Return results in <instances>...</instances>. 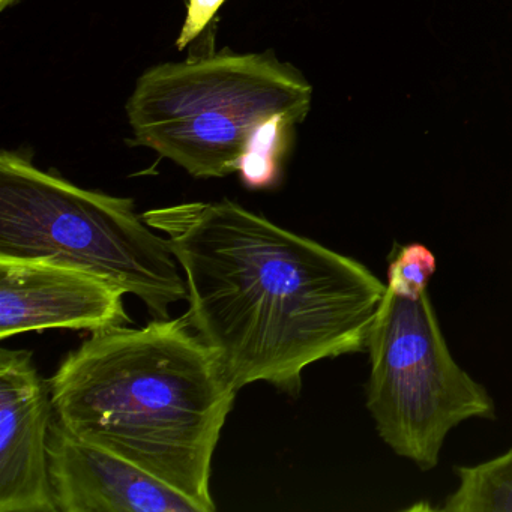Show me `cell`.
<instances>
[{"mask_svg": "<svg viewBox=\"0 0 512 512\" xmlns=\"http://www.w3.org/2000/svg\"><path fill=\"white\" fill-rule=\"evenodd\" d=\"M184 271L188 325L242 389L296 395L305 368L365 352L388 286L367 266L232 200L142 214Z\"/></svg>", "mask_w": 512, "mask_h": 512, "instance_id": "cell-1", "label": "cell"}, {"mask_svg": "<svg viewBox=\"0 0 512 512\" xmlns=\"http://www.w3.org/2000/svg\"><path fill=\"white\" fill-rule=\"evenodd\" d=\"M49 385L68 434L215 511L212 460L238 388L185 317L94 332Z\"/></svg>", "mask_w": 512, "mask_h": 512, "instance_id": "cell-2", "label": "cell"}, {"mask_svg": "<svg viewBox=\"0 0 512 512\" xmlns=\"http://www.w3.org/2000/svg\"><path fill=\"white\" fill-rule=\"evenodd\" d=\"M0 257L94 275L139 298L154 319L188 298L169 241L133 199L86 190L11 151L0 154Z\"/></svg>", "mask_w": 512, "mask_h": 512, "instance_id": "cell-3", "label": "cell"}, {"mask_svg": "<svg viewBox=\"0 0 512 512\" xmlns=\"http://www.w3.org/2000/svg\"><path fill=\"white\" fill-rule=\"evenodd\" d=\"M313 88L272 53L224 50L146 71L127 103L134 145L194 178L238 172L254 131L275 116L307 118Z\"/></svg>", "mask_w": 512, "mask_h": 512, "instance_id": "cell-4", "label": "cell"}, {"mask_svg": "<svg viewBox=\"0 0 512 512\" xmlns=\"http://www.w3.org/2000/svg\"><path fill=\"white\" fill-rule=\"evenodd\" d=\"M367 352V407L377 433L421 470L439 464L452 428L496 415L487 389L452 358L428 292L407 299L386 289Z\"/></svg>", "mask_w": 512, "mask_h": 512, "instance_id": "cell-5", "label": "cell"}, {"mask_svg": "<svg viewBox=\"0 0 512 512\" xmlns=\"http://www.w3.org/2000/svg\"><path fill=\"white\" fill-rule=\"evenodd\" d=\"M127 293L67 266L0 257V338L44 329L100 332L130 326Z\"/></svg>", "mask_w": 512, "mask_h": 512, "instance_id": "cell-6", "label": "cell"}, {"mask_svg": "<svg viewBox=\"0 0 512 512\" xmlns=\"http://www.w3.org/2000/svg\"><path fill=\"white\" fill-rule=\"evenodd\" d=\"M53 403L28 350H0V512H58L49 470Z\"/></svg>", "mask_w": 512, "mask_h": 512, "instance_id": "cell-7", "label": "cell"}, {"mask_svg": "<svg viewBox=\"0 0 512 512\" xmlns=\"http://www.w3.org/2000/svg\"><path fill=\"white\" fill-rule=\"evenodd\" d=\"M49 470L58 512H203L145 470L68 434L55 413Z\"/></svg>", "mask_w": 512, "mask_h": 512, "instance_id": "cell-8", "label": "cell"}, {"mask_svg": "<svg viewBox=\"0 0 512 512\" xmlns=\"http://www.w3.org/2000/svg\"><path fill=\"white\" fill-rule=\"evenodd\" d=\"M458 487L440 511L512 512V449L476 466L455 467Z\"/></svg>", "mask_w": 512, "mask_h": 512, "instance_id": "cell-9", "label": "cell"}, {"mask_svg": "<svg viewBox=\"0 0 512 512\" xmlns=\"http://www.w3.org/2000/svg\"><path fill=\"white\" fill-rule=\"evenodd\" d=\"M295 125L287 116H275L254 131L238 169L247 187L262 190L277 184Z\"/></svg>", "mask_w": 512, "mask_h": 512, "instance_id": "cell-10", "label": "cell"}, {"mask_svg": "<svg viewBox=\"0 0 512 512\" xmlns=\"http://www.w3.org/2000/svg\"><path fill=\"white\" fill-rule=\"evenodd\" d=\"M436 272V257L422 244L398 247L388 268V289L401 298L419 299Z\"/></svg>", "mask_w": 512, "mask_h": 512, "instance_id": "cell-11", "label": "cell"}, {"mask_svg": "<svg viewBox=\"0 0 512 512\" xmlns=\"http://www.w3.org/2000/svg\"><path fill=\"white\" fill-rule=\"evenodd\" d=\"M224 2L226 0H188L187 19L176 41L178 50H184L208 28L209 22L214 19Z\"/></svg>", "mask_w": 512, "mask_h": 512, "instance_id": "cell-12", "label": "cell"}, {"mask_svg": "<svg viewBox=\"0 0 512 512\" xmlns=\"http://www.w3.org/2000/svg\"><path fill=\"white\" fill-rule=\"evenodd\" d=\"M14 2H17V0H0V8H2V10H5V8H7L8 5L14 4Z\"/></svg>", "mask_w": 512, "mask_h": 512, "instance_id": "cell-13", "label": "cell"}]
</instances>
